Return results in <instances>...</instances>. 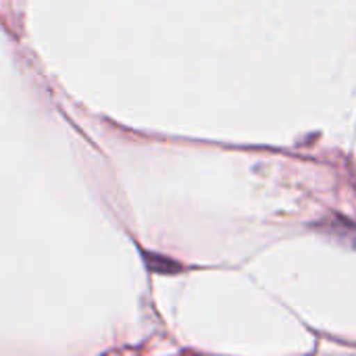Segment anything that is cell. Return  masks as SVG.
<instances>
[]
</instances>
